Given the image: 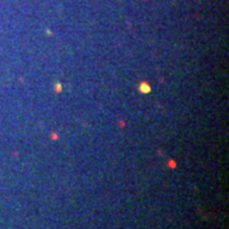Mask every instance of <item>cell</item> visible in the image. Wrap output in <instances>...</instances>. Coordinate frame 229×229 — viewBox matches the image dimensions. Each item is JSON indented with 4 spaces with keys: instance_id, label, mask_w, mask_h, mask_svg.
Returning a JSON list of instances; mask_svg holds the SVG:
<instances>
[{
    "instance_id": "6da1fadb",
    "label": "cell",
    "mask_w": 229,
    "mask_h": 229,
    "mask_svg": "<svg viewBox=\"0 0 229 229\" xmlns=\"http://www.w3.org/2000/svg\"><path fill=\"white\" fill-rule=\"evenodd\" d=\"M140 89H141V92H143V90H144V92H149V90H150V88H149L148 86H141Z\"/></svg>"
}]
</instances>
